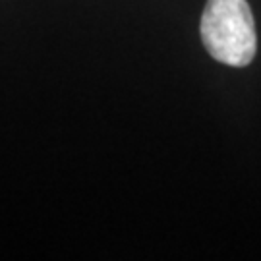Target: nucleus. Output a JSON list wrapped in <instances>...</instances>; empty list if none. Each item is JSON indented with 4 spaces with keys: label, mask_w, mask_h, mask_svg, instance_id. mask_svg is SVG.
Segmentation results:
<instances>
[{
    "label": "nucleus",
    "mask_w": 261,
    "mask_h": 261,
    "mask_svg": "<svg viewBox=\"0 0 261 261\" xmlns=\"http://www.w3.org/2000/svg\"><path fill=\"white\" fill-rule=\"evenodd\" d=\"M199 31L207 53L221 64L244 68L255 56L257 37L246 0H207Z\"/></svg>",
    "instance_id": "1"
}]
</instances>
